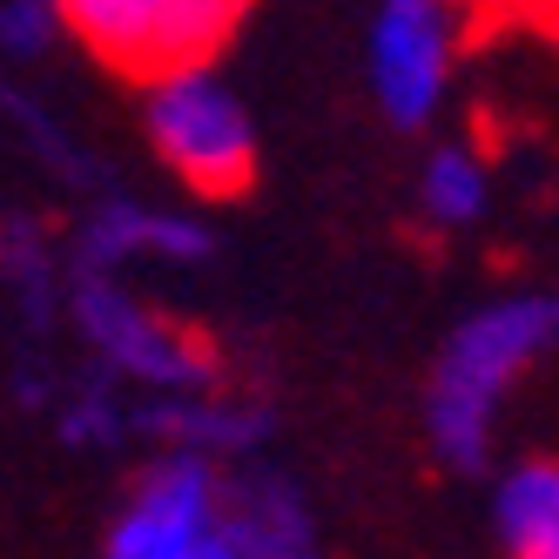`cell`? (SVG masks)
<instances>
[{
	"instance_id": "obj_1",
	"label": "cell",
	"mask_w": 559,
	"mask_h": 559,
	"mask_svg": "<svg viewBox=\"0 0 559 559\" xmlns=\"http://www.w3.org/2000/svg\"><path fill=\"white\" fill-rule=\"evenodd\" d=\"M559 344V297L512 290L465 310L445 331L425 378V438L431 459L452 472H486L506 397L526 384V371Z\"/></svg>"
},
{
	"instance_id": "obj_2",
	"label": "cell",
	"mask_w": 559,
	"mask_h": 559,
	"mask_svg": "<svg viewBox=\"0 0 559 559\" xmlns=\"http://www.w3.org/2000/svg\"><path fill=\"white\" fill-rule=\"evenodd\" d=\"M142 135L189 195L223 203L257 182V122L216 61H176L142 82Z\"/></svg>"
},
{
	"instance_id": "obj_3",
	"label": "cell",
	"mask_w": 559,
	"mask_h": 559,
	"mask_svg": "<svg viewBox=\"0 0 559 559\" xmlns=\"http://www.w3.org/2000/svg\"><path fill=\"white\" fill-rule=\"evenodd\" d=\"M102 559H243L229 519V478L210 465V452H163L135 472L108 519Z\"/></svg>"
},
{
	"instance_id": "obj_4",
	"label": "cell",
	"mask_w": 559,
	"mask_h": 559,
	"mask_svg": "<svg viewBox=\"0 0 559 559\" xmlns=\"http://www.w3.org/2000/svg\"><path fill=\"white\" fill-rule=\"evenodd\" d=\"M465 55V0H378L365 27V82L391 129H431Z\"/></svg>"
},
{
	"instance_id": "obj_5",
	"label": "cell",
	"mask_w": 559,
	"mask_h": 559,
	"mask_svg": "<svg viewBox=\"0 0 559 559\" xmlns=\"http://www.w3.org/2000/svg\"><path fill=\"white\" fill-rule=\"evenodd\" d=\"M68 41L122 82H148L176 61H216L229 27L203 0H55Z\"/></svg>"
},
{
	"instance_id": "obj_6",
	"label": "cell",
	"mask_w": 559,
	"mask_h": 559,
	"mask_svg": "<svg viewBox=\"0 0 559 559\" xmlns=\"http://www.w3.org/2000/svg\"><path fill=\"white\" fill-rule=\"evenodd\" d=\"M74 324H82V337L95 344V357L108 371H122L142 391L189 397L195 384H210V350L182 324H169L163 310H148L108 270H82V284H74Z\"/></svg>"
},
{
	"instance_id": "obj_7",
	"label": "cell",
	"mask_w": 559,
	"mask_h": 559,
	"mask_svg": "<svg viewBox=\"0 0 559 559\" xmlns=\"http://www.w3.org/2000/svg\"><path fill=\"white\" fill-rule=\"evenodd\" d=\"M82 270L122 276V263H195L203 257V223L176 216V210H148V203H108L88 216L82 243H74Z\"/></svg>"
},
{
	"instance_id": "obj_8",
	"label": "cell",
	"mask_w": 559,
	"mask_h": 559,
	"mask_svg": "<svg viewBox=\"0 0 559 559\" xmlns=\"http://www.w3.org/2000/svg\"><path fill=\"white\" fill-rule=\"evenodd\" d=\"M499 559H559V459H519L492 478Z\"/></svg>"
},
{
	"instance_id": "obj_9",
	"label": "cell",
	"mask_w": 559,
	"mask_h": 559,
	"mask_svg": "<svg viewBox=\"0 0 559 559\" xmlns=\"http://www.w3.org/2000/svg\"><path fill=\"white\" fill-rule=\"evenodd\" d=\"M486 210H492V163L459 135L431 142L418 163V216L438 236H459V229L486 223Z\"/></svg>"
},
{
	"instance_id": "obj_10",
	"label": "cell",
	"mask_w": 559,
	"mask_h": 559,
	"mask_svg": "<svg viewBox=\"0 0 559 559\" xmlns=\"http://www.w3.org/2000/svg\"><path fill=\"white\" fill-rule=\"evenodd\" d=\"M229 519H236L243 559H317L304 499L284 486V478H270V472L229 478Z\"/></svg>"
},
{
	"instance_id": "obj_11",
	"label": "cell",
	"mask_w": 559,
	"mask_h": 559,
	"mask_svg": "<svg viewBox=\"0 0 559 559\" xmlns=\"http://www.w3.org/2000/svg\"><path fill=\"white\" fill-rule=\"evenodd\" d=\"M55 41H68L55 0H0V55L8 61H41Z\"/></svg>"
},
{
	"instance_id": "obj_12",
	"label": "cell",
	"mask_w": 559,
	"mask_h": 559,
	"mask_svg": "<svg viewBox=\"0 0 559 559\" xmlns=\"http://www.w3.org/2000/svg\"><path fill=\"white\" fill-rule=\"evenodd\" d=\"M203 8H210V14H216V21H223L229 34H236V27H243V14L257 8V0H203Z\"/></svg>"
}]
</instances>
